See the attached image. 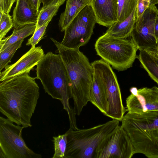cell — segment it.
I'll return each instance as SVG.
<instances>
[{"mask_svg":"<svg viewBox=\"0 0 158 158\" xmlns=\"http://www.w3.org/2000/svg\"><path fill=\"white\" fill-rule=\"evenodd\" d=\"M54 152L52 158H64L67 145V134L53 137Z\"/></svg>","mask_w":158,"mask_h":158,"instance_id":"cb8c5ba5","label":"cell"},{"mask_svg":"<svg viewBox=\"0 0 158 158\" xmlns=\"http://www.w3.org/2000/svg\"></svg>","mask_w":158,"mask_h":158,"instance_id":"836d02e7","label":"cell"},{"mask_svg":"<svg viewBox=\"0 0 158 158\" xmlns=\"http://www.w3.org/2000/svg\"><path fill=\"white\" fill-rule=\"evenodd\" d=\"M96 23L109 27L118 21L117 0H90Z\"/></svg>","mask_w":158,"mask_h":158,"instance_id":"5bb4252c","label":"cell"},{"mask_svg":"<svg viewBox=\"0 0 158 158\" xmlns=\"http://www.w3.org/2000/svg\"><path fill=\"white\" fill-rule=\"evenodd\" d=\"M93 67L94 76L90 91L89 102L105 115L107 109L106 88L98 70Z\"/></svg>","mask_w":158,"mask_h":158,"instance_id":"2e32d148","label":"cell"},{"mask_svg":"<svg viewBox=\"0 0 158 158\" xmlns=\"http://www.w3.org/2000/svg\"><path fill=\"white\" fill-rule=\"evenodd\" d=\"M149 2L144 0H138L136 5L137 18L140 17L150 6Z\"/></svg>","mask_w":158,"mask_h":158,"instance_id":"83f0119b","label":"cell"},{"mask_svg":"<svg viewBox=\"0 0 158 158\" xmlns=\"http://www.w3.org/2000/svg\"><path fill=\"white\" fill-rule=\"evenodd\" d=\"M26 72L0 83V112L25 128L32 126L31 119L40 97V89Z\"/></svg>","mask_w":158,"mask_h":158,"instance_id":"6da1fadb","label":"cell"},{"mask_svg":"<svg viewBox=\"0 0 158 158\" xmlns=\"http://www.w3.org/2000/svg\"><path fill=\"white\" fill-rule=\"evenodd\" d=\"M137 56L141 66L158 85V48L139 50Z\"/></svg>","mask_w":158,"mask_h":158,"instance_id":"e0dca14e","label":"cell"},{"mask_svg":"<svg viewBox=\"0 0 158 158\" xmlns=\"http://www.w3.org/2000/svg\"><path fill=\"white\" fill-rule=\"evenodd\" d=\"M90 4V0H66L65 10L61 14L59 19L58 26L60 31H65L80 11Z\"/></svg>","mask_w":158,"mask_h":158,"instance_id":"d6986e66","label":"cell"},{"mask_svg":"<svg viewBox=\"0 0 158 158\" xmlns=\"http://www.w3.org/2000/svg\"><path fill=\"white\" fill-rule=\"evenodd\" d=\"M130 113L142 114L158 111V87H144L134 90L126 99Z\"/></svg>","mask_w":158,"mask_h":158,"instance_id":"7c38bea8","label":"cell"},{"mask_svg":"<svg viewBox=\"0 0 158 158\" xmlns=\"http://www.w3.org/2000/svg\"><path fill=\"white\" fill-rule=\"evenodd\" d=\"M158 10L155 5H150L140 17L137 18L130 37L138 49H154L157 42L155 35V26Z\"/></svg>","mask_w":158,"mask_h":158,"instance_id":"8fae6325","label":"cell"},{"mask_svg":"<svg viewBox=\"0 0 158 158\" xmlns=\"http://www.w3.org/2000/svg\"><path fill=\"white\" fill-rule=\"evenodd\" d=\"M118 18L117 22L121 23L131 14L136 6L138 0H117Z\"/></svg>","mask_w":158,"mask_h":158,"instance_id":"7402d4cb","label":"cell"},{"mask_svg":"<svg viewBox=\"0 0 158 158\" xmlns=\"http://www.w3.org/2000/svg\"><path fill=\"white\" fill-rule=\"evenodd\" d=\"M36 27V24H30L21 27L14 28L11 35L0 41V52L9 46L18 41L23 40L25 38L33 34Z\"/></svg>","mask_w":158,"mask_h":158,"instance_id":"ffe728a7","label":"cell"},{"mask_svg":"<svg viewBox=\"0 0 158 158\" xmlns=\"http://www.w3.org/2000/svg\"><path fill=\"white\" fill-rule=\"evenodd\" d=\"M23 40L18 41L0 52V72L10 61L16 50L22 46Z\"/></svg>","mask_w":158,"mask_h":158,"instance_id":"603a6c76","label":"cell"},{"mask_svg":"<svg viewBox=\"0 0 158 158\" xmlns=\"http://www.w3.org/2000/svg\"><path fill=\"white\" fill-rule=\"evenodd\" d=\"M52 20V19L49 20L43 25L35 30L32 36L28 40L26 45H31V47H35L42 39L44 35L46 28Z\"/></svg>","mask_w":158,"mask_h":158,"instance_id":"484cf974","label":"cell"},{"mask_svg":"<svg viewBox=\"0 0 158 158\" xmlns=\"http://www.w3.org/2000/svg\"><path fill=\"white\" fill-rule=\"evenodd\" d=\"M0 117V158H41L26 145L22 137L23 126Z\"/></svg>","mask_w":158,"mask_h":158,"instance_id":"52a82bcc","label":"cell"},{"mask_svg":"<svg viewBox=\"0 0 158 158\" xmlns=\"http://www.w3.org/2000/svg\"><path fill=\"white\" fill-rule=\"evenodd\" d=\"M121 122L131 141L135 154L158 158V111L142 114L128 112Z\"/></svg>","mask_w":158,"mask_h":158,"instance_id":"277c9868","label":"cell"},{"mask_svg":"<svg viewBox=\"0 0 158 158\" xmlns=\"http://www.w3.org/2000/svg\"><path fill=\"white\" fill-rule=\"evenodd\" d=\"M91 64L98 70L106 88L107 109L105 115L121 121L127 111L123 104L119 85L115 73L110 65L102 59Z\"/></svg>","mask_w":158,"mask_h":158,"instance_id":"9c48e42d","label":"cell"},{"mask_svg":"<svg viewBox=\"0 0 158 158\" xmlns=\"http://www.w3.org/2000/svg\"><path fill=\"white\" fill-rule=\"evenodd\" d=\"M96 23L91 6H86L66 29L61 44L71 48H79L85 45L90 39Z\"/></svg>","mask_w":158,"mask_h":158,"instance_id":"ba28073f","label":"cell"},{"mask_svg":"<svg viewBox=\"0 0 158 158\" xmlns=\"http://www.w3.org/2000/svg\"><path fill=\"white\" fill-rule=\"evenodd\" d=\"M65 1L54 0L48 5L42 7L40 10L35 30L43 25L56 15L60 6Z\"/></svg>","mask_w":158,"mask_h":158,"instance_id":"44dd1931","label":"cell"},{"mask_svg":"<svg viewBox=\"0 0 158 158\" xmlns=\"http://www.w3.org/2000/svg\"><path fill=\"white\" fill-rule=\"evenodd\" d=\"M157 48H158V41L157 42Z\"/></svg>","mask_w":158,"mask_h":158,"instance_id":"d6a6232c","label":"cell"},{"mask_svg":"<svg viewBox=\"0 0 158 158\" xmlns=\"http://www.w3.org/2000/svg\"><path fill=\"white\" fill-rule=\"evenodd\" d=\"M57 48L66 67L71 83L72 98L76 114L80 115L89 102L90 89L94 76V69L88 58L79 48L65 47L51 38Z\"/></svg>","mask_w":158,"mask_h":158,"instance_id":"3957f363","label":"cell"},{"mask_svg":"<svg viewBox=\"0 0 158 158\" xmlns=\"http://www.w3.org/2000/svg\"><path fill=\"white\" fill-rule=\"evenodd\" d=\"M95 49L98 56L118 71L132 67L138 50L130 36L122 39L103 34L96 40Z\"/></svg>","mask_w":158,"mask_h":158,"instance_id":"8992f818","label":"cell"},{"mask_svg":"<svg viewBox=\"0 0 158 158\" xmlns=\"http://www.w3.org/2000/svg\"><path fill=\"white\" fill-rule=\"evenodd\" d=\"M16 0H0V11L9 14L13 3Z\"/></svg>","mask_w":158,"mask_h":158,"instance_id":"4316f807","label":"cell"},{"mask_svg":"<svg viewBox=\"0 0 158 158\" xmlns=\"http://www.w3.org/2000/svg\"><path fill=\"white\" fill-rule=\"evenodd\" d=\"M36 66L35 79L40 80L45 93L61 102L68 114L70 128L77 130L76 114L69 103L72 98L71 83L60 55L49 52Z\"/></svg>","mask_w":158,"mask_h":158,"instance_id":"7a4b0ae2","label":"cell"},{"mask_svg":"<svg viewBox=\"0 0 158 158\" xmlns=\"http://www.w3.org/2000/svg\"><path fill=\"white\" fill-rule=\"evenodd\" d=\"M16 2L12 15L14 28L36 24L40 10L35 9L28 0H16Z\"/></svg>","mask_w":158,"mask_h":158,"instance_id":"9a60e30c","label":"cell"},{"mask_svg":"<svg viewBox=\"0 0 158 158\" xmlns=\"http://www.w3.org/2000/svg\"><path fill=\"white\" fill-rule=\"evenodd\" d=\"M135 154L130 137L119 125L101 142L94 158H131Z\"/></svg>","mask_w":158,"mask_h":158,"instance_id":"30bf717a","label":"cell"},{"mask_svg":"<svg viewBox=\"0 0 158 158\" xmlns=\"http://www.w3.org/2000/svg\"><path fill=\"white\" fill-rule=\"evenodd\" d=\"M44 55L41 46L31 47L15 63L5 67V70L0 73V81L26 72L29 73Z\"/></svg>","mask_w":158,"mask_h":158,"instance_id":"4fadbf2b","label":"cell"},{"mask_svg":"<svg viewBox=\"0 0 158 158\" xmlns=\"http://www.w3.org/2000/svg\"><path fill=\"white\" fill-rule=\"evenodd\" d=\"M137 19L136 6L127 18L122 22H117L109 27L103 35L116 38H128L130 36L133 31Z\"/></svg>","mask_w":158,"mask_h":158,"instance_id":"ac0fdd59","label":"cell"},{"mask_svg":"<svg viewBox=\"0 0 158 158\" xmlns=\"http://www.w3.org/2000/svg\"><path fill=\"white\" fill-rule=\"evenodd\" d=\"M54 0H41V2L43 4V7L48 5Z\"/></svg>","mask_w":158,"mask_h":158,"instance_id":"4dcf8cb0","label":"cell"},{"mask_svg":"<svg viewBox=\"0 0 158 158\" xmlns=\"http://www.w3.org/2000/svg\"><path fill=\"white\" fill-rule=\"evenodd\" d=\"M155 35L157 42L158 41V15L156 18L155 23Z\"/></svg>","mask_w":158,"mask_h":158,"instance_id":"f546056e","label":"cell"},{"mask_svg":"<svg viewBox=\"0 0 158 158\" xmlns=\"http://www.w3.org/2000/svg\"><path fill=\"white\" fill-rule=\"evenodd\" d=\"M149 2L150 5H155L156 4H158V0H144Z\"/></svg>","mask_w":158,"mask_h":158,"instance_id":"1f68e13d","label":"cell"},{"mask_svg":"<svg viewBox=\"0 0 158 158\" xmlns=\"http://www.w3.org/2000/svg\"><path fill=\"white\" fill-rule=\"evenodd\" d=\"M119 122L112 119L88 129L69 128L65 132L67 145L64 158H94L100 143L119 125Z\"/></svg>","mask_w":158,"mask_h":158,"instance_id":"5b68a950","label":"cell"},{"mask_svg":"<svg viewBox=\"0 0 158 158\" xmlns=\"http://www.w3.org/2000/svg\"><path fill=\"white\" fill-rule=\"evenodd\" d=\"M0 41L3 39L13 27L12 18L9 14L0 11Z\"/></svg>","mask_w":158,"mask_h":158,"instance_id":"d4e9b609","label":"cell"},{"mask_svg":"<svg viewBox=\"0 0 158 158\" xmlns=\"http://www.w3.org/2000/svg\"><path fill=\"white\" fill-rule=\"evenodd\" d=\"M33 6L36 10H39L41 0H28Z\"/></svg>","mask_w":158,"mask_h":158,"instance_id":"f1b7e54d","label":"cell"}]
</instances>
